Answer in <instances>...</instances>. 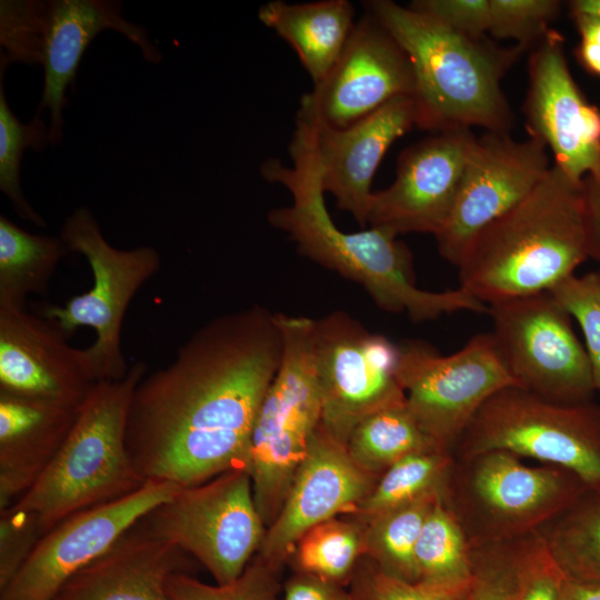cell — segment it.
I'll return each mask as SVG.
<instances>
[{
    "mask_svg": "<svg viewBox=\"0 0 600 600\" xmlns=\"http://www.w3.org/2000/svg\"><path fill=\"white\" fill-rule=\"evenodd\" d=\"M576 54L584 69L596 76H600V44L581 39Z\"/></svg>",
    "mask_w": 600,
    "mask_h": 600,
    "instance_id": "cell-45",
    "label": "cell"
},
{
    "mask_svg": "<svg viewBox=\"0 0 600 600\" xmlns=\"http://www.w3.org/2000/svg\"><path fill=\"white\" fill-rule=\"evenodd\" d=\"M258 18L293 49L313 84L330 71L356 26L348 0H273L260 7Z\"/></svg>",
    "mask_w": 600,
    "mask_h": 600,
    "instance_id": "cell-25",
    "label": "cell"
},
{
    "mask_svg": "<svg viewBox=\"0 0 600 600\" xmlns=\"http://www.w3.org/2000/svg\"><path fill=\"white\" fill-rule=\"evenodd\" d=\"M564 578L536 532L527 554L518 600H559Z\"/></svg>",
    "mask_w": 600,
    "mask_h": 600,
    "instance_id": "cell-41",
    "label": "cell"
},
{
    "mask_svg": "<svg viewBox=\"0 0 600 600\" xmlns=\"http://www.w3.org/2000/svg\"><path fill=\"white\" fill-rule=\"evenodd\" d=\"M453 454L428 451L409 454L380 474L370 493L351 513L359 519L412 502L426 496L442 492Z\"/></svg>",
    "mask_w": 600,
    "mask_h": 600,
    "instance_id": "cell-32",
    "label": "cell"
},
{
    "mask_svg": "<svg viewBox=\"0 0 600 600\" xmlns=\"http://www.w3.org/2000/svg\"><path fill=\"white\" fill-rule=\"evenodd\" d=\"M471 580L457 584L409 582L383 572L363 556L356 566L348 589L352 600H463Z\"/></svg>",
    "mask_w": 600,
    "mask_h": 600,
    "instance_id": "cell-36",
    "label": "cell"
},
{
    "mask_svg": "<svg viewBox=\"0 0 600 600\" xmlns=\"http://www.w3.org/2000/svg\"><path fill=\"white\" fill-rule=\"evenodd\" d=\"M528 67L523 110L529 137L551 149L556 167L581 181L600 168V110L576 83L556 30L536 44Z\"/></svg>",
    "mask_w": 600,
    "mask_h": 600,
    "instance_id": "cell-18",
    "label": "cell"
},
{
    "mask_svg": "<svg viewBox=\"0 0 600 600\" xmlns=\"http://www.w3.org/2000/svg\"><path fill=\"white\" fill-rule=\"evenodd\" d=\"M490 450L563 468L588 489H600V406L593 400L561 403L506 387L481 406L452 454Z\"/></svg>",
    "mask_w": 600,
    "mask_h": 600,
    "instance_id": "cell-9",
    "label": "cell"
},
{
    "mask_svg": "<svg viewBox=\"0 0 600 600\" xmlns=\"http://www.w3.org/2000/svg\"><path fill=\"white\" fill-rule=\"evenodd\" d=\"M199 567L186 551L136 523L69 578L52 600H173L168 578L194 576Z\"/></svg>",
    "mask_w": 600,
    "mask_h": 600,
    "instance_id": "cell-23",
    "label": "cell"
},
{
    "mask_svg": "<svg viewBox=\"0 0 600 600\" xmlns=\"http://www.w3.org/2000/svg\"><path fill=\"white\" fill-rule=\"evenodd\" d=\"M48 144L49 126L38 113L30 122L22 123L8 104L0 78V189L20 218L41 228L47 223L23 196L20 167L27 149L40 151Z\"/></svg>",
    "mask_w": 600,
    "mask_h": 600,
    "instance_id": "cell-33",
    "label": "cell"
},
{
    "mask_svg": "<svg viewBox=\"0 0 600 600\" xmlns=\"http://www.w3.org/2000/svg\"><path fill=\"white\" fill-rule=\"evenodd\" d=\"M537 533L564 577L600 587V489H586Z\"/></svg>",
    "mask_w": 600,
    "mask_h": 600,
    "instance_id": "cell-27",
    "label": "cell"
},
{
    "mask_svg": "<svg viewBox=\"0 0 600 600\" xmlns=\"http://www.w3.org/2000/svg\"><path fill=\"white\" fill-rule=\"evenodd\" d=\"M79 407L0 392V510L20 499L49 468Z\"/></svg>",
    "mask_w": 600,
    "mask_h": 600,
    "instance_id": "cell-24",
    "label": "cell"
},
{
    "mask_svg": "<svg viewBox=\"0 0 600 600\" xmlns=\"http://www.w3.org/2000/svg\"><path fill=\"white\" fill-rule=\"evenodd\" d=\"M416 121L413 97L400 96L343 129L303 122L312 132L324 192L361 227L368 224L371 184L382 158Z\"/></svg>",
    "mask_w": 600,
    "mask_h": 600,
    "instance_id": "cell-22",
    "label": "cell"
},
{
    "mask_svg": "<svg viewBox=\"0 0 600 600\" xmlns=\"http://www.w3.org/2000/svg\"><path fill=\"white\" fill-rule=\"evenodd\" d=\"M582 204L589 258L600 263V168L582 179Z\"/></svg>",
    "mask_w": 600,
    "mask_h": 600,
    "instance_id": "cell-43",
    "label": "cell"
},
{
    "mask_svg": "<svg viewBox=\"0 0 600 600\" xmlns=\"http://www.w3.org/2000/svg\"><path fill=\"white\" fill-rule=\"evenodd\" d=\"M180 488L170 481L148 480L124 498L66 518L40 538L17 574L0 589V600H52L69 578Z\"/></svg>",
    "mask_w": 600,
    "mask_h": 600,
    "instance_id": "cell-17",
    "label": "cell"
},
{
    "mask_svg": "<svg viewBox=\"0 0 600 600\" xmlns=\"http://www.w3.org/2000/svg\"><path fill=\"white\" fill-rule=\"evenodd\" d=\"M559 600H600V587L564 578Z\"/></svg>",
    "mask_w": 600,
    "mask_h": 600,
    "instance_id": "cell-44",
    "label": "cell"
},
{
    "mask_svg": "<svg viewBox=\"0 0 600 600\" xmlns=\"http://www.w3.org/2000/svg\"><path fill=\"white\" fill-rule=\"evenodd\" d=\"M378 479L359 468L346 446L319 424L257 553L283 568L303 533L329 519L354 513Z\"/></svg>",
    "mask_w": 600,
    "mask_h": 600,
    "instance_id": "cell-20",
    "label": "cell"
},
{
    "mask_svg": "<svg viewBox=\"0 0 600 600\" xmlns=\"http://www.w3.org/2000/svg\"><path fill=\"white\" fill-rule=\"evenodd\" d=\"M533 536L471 549L472 580L463 600H518Z\"/></svg>",
    "mask_w": 600,
    "mask_h": 600,
    "instance_id": "cell-34",
    "label": "cell"
},
{
    "mask_svg": "<svg viewBox=\"0 0 600 600\" xmlns=\"http://www.w3.org/2000/svg\"><path fill=\"white\" fill-rule=\"evenodd\" d=\"M68 253L60 236L30 233L1 214L0 308H24L29 294H46Z\"/></svg>",
    "mask_w": 600,
    "mask_h": 600,
    "instance_id": "cell-26",
    "label": "cell"
},
{
    "mask_svg": "<svg viewBox=\"0 0 600 600\" xmlns=\"http://www.w3.org/2000/svg\"><path fill=\"white\" fill-rule=\"evenodd\" d=\"M441 496L442 492L432 493L368 519L356 517L364 529V557L390 576L418 582L414 548L429 512Z\"/></svg>",
    "mask_w": 600,
    "mask_h": 600,
    "instance_id": "cell-29",
    "label": "cell"
},
{
    "mask_svg": "<svg viewBox=\"0 0 600 600\" xmlns=\"http://www.w3.org/2000/svg\"><path fill=\"white\" fill-rule=\"evenodd\" d=\"M51 319L0 308V392L80 407L96 382L86 349Z\"/></svg>",
    "mask_w": 600,
    "mask_h": 600,
    "instance_id": "cell-21",
    "label": "cell"
},
{
    "mask_svg": "<svg viewBox=\"0 0 600 600\" xmlns=\"http://www.w3.org/2000/svg\"><path fill=\"white\" fill-rule=\"evenodd\" d=\"M137 523L190 554L217 584H228L243 572L267 531L251 477L242 469L180 488Z\"/></svg>",
    "mask_w": 600,
    "mask_h": 600,
    "instance_id": "cell-11",
    "label": "cell"
},
{
    "mask_svg": "<svg viewBox=\"0 0 600 600\" xmlns=\"http://www.w3.org/2000/svg\"><path fill=\"white\" fill-rule=\"evenodd\" d=\"M281 600H352L347 586L293 571L283 582Z\"/></svg>",
    "mask_w": 600,
    "mask_h": 600,
    "instance_id": "cell-42",
    "label": "cell"
},
{
    "mask_svg": "<svg viewBox=\"0 0 600 600\" xmlns=\"http://www.w3.org/2000/svg\"><path fill=\"white\" fill-rule=\"evenodd\" d=\"M312 339L320 426L334 439L346 446L363 418L406 402L397 378L399 344L340 310L313 321Z\"/></svg>",
    "mask_w": 600,
    "mask_h": 600,
    "instance_id": "cell-14",
    "label": "cell"
},
{
    "mask_svg": "<svg viewBox=\"0 0 600 600\" xmlns=\"http://www.w3.org/2000/svg\"><path fill=\"white\" fill-rule=\"evenodd\" d=\"M550 168L537 138L518 141L497 131L476 137L452 212L436 236L441 257L458 267L477 234L520 203Z\"/></svg>",
    "mask_w": 600,
    "mask_h": 600,
    "instance_id": "cell-15",
    "label": "cell"
},
{
    "mask_svg": "<svg viewBox=\"0 0 600 600\" xmlns=\"http://www.w3.org/2000/svg\"><path fill=\"white\" fill-rule=\"evenodd\" d=\"M282 349L277 313L257 304L193 332L133 392L126 446L138 473L192 487L248 471L252 429Z\"/></svg>",
    "mask_w": 600,
    "mask_h": 600,
    "instance_id": "cell-1",
    "label": "cell"
},
{
    "mask_svg": "<svg viewBox=\"0 0 600 600\" xmlns=\"http://www.w3.org/2000/svg\"><path fill=\"white\" fill-rule=\"evenodd\" d=\"M556 0H490L489 33L497 39H513L526 49L538 43L558 16Z\"/></svg>",
    "mask_w": 600,
    "mask_h": 600,
    "instance_id": "cell-38",
    "label": "cell"
},
{
    "mask_svg": "<svg viewBox=\"0 0 600 600\" xmlns=\"http://www.w3.org/2000/svg\"><path fill=\"white\" fill-rule=\"evenodd\" d=\"M474 139L471 129H452L406 148L398 158L393 182L372 193L370 227L397 236L420 232L436 237L452 212Z\"/></svg>",
    "mask_w": 600,
    "mask_h": 600,
    "instance_id": "cell-19",
    "label": "cell"
},
{
    "mask_svg": "<svg viewBox=\"0 0 600 600\" xmlns=\"http://www.w3.org/2000/svg\"><path fill=\"white\" fill-rule=\"evenodd\" d=\"M346 448L359 468L379 477L409 454L442 451L423 431L406 402L363 418L351 431Z\"/></svg>",
    "mask_w": 600,
    "mask_h": 600,
    "instance_id": "cell-28",
    "label": "cell"
},
{
    "mask_svg": "<svg viewBox=\"0 0 600 600\" xmlns=\"http://www.w3.org/2000/svg\"><path fill=\"white\" fill-rule=\"evenodd\" d=\"M586 489L569 470L528 466L513 453L490 450L454 457L442 500L473 549L536 532Z\"/></svg>",
    "mask_w": 600,
    "mask_h": 600,
    "instance_id": "cell-6",
    "label": "cell"
},
{
    "mask_svg": "<svg viewBox=\"0 0 600 600\" xmlns=\"http://www.w3.org/2000/svg\"><path fill=\"white\" fill-rule=\"evenodd\" d=\"M571 12H586L600 16V0H576L570 2Z\"/></svg>",
    "mask_w": 600,
    "mask_h": 600,
    "instance_id": "cell-46",
    "label": "cell"
},
{
    "mask_svg": "<svg viewBox=\"0 0 600 600\" xmlns=\"http://www.w3.org/2000/svg\"><path fill=\"white\" fill-rule=\"evenodd\" d=\"M41 537L34 513L12 507L0 510V589L17 574Z\"/></svg>",
    "mask_w": 600,
    "mask_h": 600,
    "instance_id": "cell-39",
    "label": "cell"
},
{
    "mask_svg": "<svg viewBox=\"0 0 600 600\" xmlns=\"http://www.w3.org/2000/svg\"><path fill=\"white\" fill-rule=\"evenodd\" d=\"M409 7L471 38L489 31L490 0H417Z\"/></svg>",
    "mask_w": 600,
    "mask_h": 600,
    "instance_id": "cell-40",
    "label": "cell"
},
{
    "mask_svg": "<svg viewBox=\"0 0 600 600\" xmlns=\"http://www.w3.org/2000/svg\"><path fill=\"white\" fill-rule=\"evenodd\" d=\"M282 569L256 553L228 584L211 586L196 576L176 573L168 578L166 588L173 600H281Z\"/></svg>",
    "mask_w": 600,
    "mask_h": 600,
    "instance_id": "cell-35",
    "label": "cell"
},
{
    "mask_svg": "<svg viewBox=\"0 0 600 600\" xmlns=\"http://www.w3.org/2000/svg\"><path fill=\"white\" fill-rule=\"evenodd\" d=\"M413 94L414 77L408 56L366 11L330 71L302 96L297 120L343 129L397 97Z\"/></svg>",
    "mask_w": 600,
    "mask_h": 600,
    "instance_id": "cell-16",
    "label": "cell"
},
{
    "mask_svg": "<svg viewBox=\"0 0 600 600\" xmlns=\"http://www.w3.org/2000/svg\"><path fill=\"white\" fill-rule=\"evenodd\" d=\"M398 381L423 431L446 452L453 450L481 406L517 386L491 333L472 337L459 351L441 356L427 343L399 344Z\"/></svg>",
    "mask_w": 600,
    "mask_h": 600,
    "instance_id": "cell-13",
    "label": "cell"
},
{
    "mask_svg": "<svg viewBox=\"0 0 600 600\" xmlns=\"http://www.w3.org/2000/svg\"><path fill=\"white\" fill-rule=\"evenodd\" d=\"M289 154L291 166L269 159L260 172L266 181L283 186L292 197L290 206L272 209L268 220L290 237L300 254L361 284L380 309L406 312L417 322L461 310L488 312L487 303L461 288L442 292L418 288L411 254L394 232L380 227L358 232L340 230L324 203L311 139L294 134Z\"/></svg>",
    "mask_w": 600,
    "mask_h": 600,
    "instance_id": "cell-2",
    "label": "cell"
},
{
    "mask_svg": "<svg viewBox=\"0 0 600 600\" xmlns=\"http://www.w3.org/2000/svg\"><path fill=\"white\" fill-rule=\"evenodd\" d=\"M488 313L497 351L518 387L561 403L593 400L586 348L548 291L491 303Z\"/></svg>",
    "mask_w": 600,
    "mask_h": 600,
    "instance_id": "cell-12",
    "label": "cell"
},
{
    "mask_svg": "<svg viewBox=\"0 0 600 600\" xmlns=\"http://www.w3.org/2000/svg\"><path fill=\"white\" fill-rule=\"evenodd\" d=\"M589 258L582 180L551 166L516 207L472 240L460 287L487 304L549 291Z\"/></svg>",
    "mask_w": 600,
    "mask_h": 600,
    "instance_id": "cell-3",
    "label": "cell"
},
{
    "mask_svg": "<svg viewBox=\"0 0 600 600\" xmlns=\"http://www.w3.org/2000/svg\"><path fill=\"white\" fill-rule=\"evenodd\" d=\"M582 331L594 388L600 391V269L581 277L571 274L548 291Z\"/></svg>",
    "mask_w": 600,
    "mask_h": 600,
    "instance_id": "cell-37",
    "label": "cell"
},
{
    "mask_svg": "<svg viewBox=\"0 0 600 600\" xmlns=\"http://www.w3.org/2000/svg\"><path fill=\"white\" fill-rule=\"evenodd\" d=\"M364 556V529L352 514L323 521L296 542L287 563L304 572L348 587L359 560Z\"/></svg>",
    "mask_w": 600,
    "mask_h": 600,
    "instance_id": "cell-30",
    "label": "cell"
},
{
    "mask_svg": "<svg viewBox=\"0 0 600 600\" xmlns=\"http://www.w3.org/2000/svg\"><path fill=\"white\" fill-rule=\"evenodd\" d=\"M60 238L70 252L87 259L93 283L63 306H48L42 316L53 320L67 337L80 327L92 328L96 339L86 350L94 381L121 380L130 369L121 348L123 318L134 294L157 274L160 254L150 246L114 248L86 207L64 219Z\"/></svg>",
    "mask_w": 600,
    "mask_h": 600,
    "instance_id": "cell-10",
    "label": "cell"
},
{
    "mask_svg": "<svg viewBox=\"0 0 600 600\" xmlns=\"http://www.w3.org/2000/svg\"><path fill=\"white\" fill-rule=\"evenodd\" d=\"M146 371V363L136 361L121 380L96 381L49 468L10 506L34 513L42 536L66 518L124 498L147 482L126 446L132 396Z\"/></svg>",
    "mask_w": 600,
    "mask_h": 600,
    "instance_id": "cell-5",
    "label": "cell"
},
{
    "mask_svg": "<svg viewBox=\"0 0 600 600\" xmlns=\"http://www.w3.org/2000/svg\"><path fill=\"white\" fill-rule=\"evenodd\" d=\"M418 582L457 584L472 578L471 549L442 496L429 512L414 548Z\"/></svg>",
    "mask_w": 600,
    "mask_h": 600,
    "instance_id": "cell-31",
    "label": "cell"
},
{
    "mask_svg": "<svg viewBox=\"0 0 600 600\" xmlns=\"http://www.w3.org/2000/svg\"><path fill=\"white\" fill-rule=\"evenodd\" d=\"M277 320L282 358L254 421L248 469L254 503L267 528L282 508L322 414L314 320L283 313H277Z\"/></svg>",
    "mask_w": 600,
    "mask_h": 600,
    "instance_id": "cell-8",
    "label": "cell"
},
{
    "mask_svg": "<svg viewBox=\"0 0 600 600\" xmlns=\"http://www.w3.org/2000/svg\"><path fill=\"white\" fill-rule=\"evenodd\" d=\"M112 29L139 47L151 63L162 60L147 30L122 17V3L113 0H1L0 71L14 62L41 64L44 86L38 114L49 109L50 146L63 138L67 88L73 83L90 42Z\"/></svg>",
    "mask_w": 600,
    "mask_h": 600,
    "instance_id": "cell-7",
    "label": "cell"
},
{
    "mask_svg": "<svg viewBox=\"0 0 600 600\" xmlns=\"http://www.w3.org/2000/svg\"><path fill=\"white\" fill-rule=\"evenodd\" d=\"M363 7L411 62L417 128L508 132L512 114L500 82L522 47L497 48L391 0H368Z\"/></svg>",
    "mask_w": 600,
    "mask_h": 600,
    "instance_id": "cell-4",
    "label": "cell"
}]
</instances>
